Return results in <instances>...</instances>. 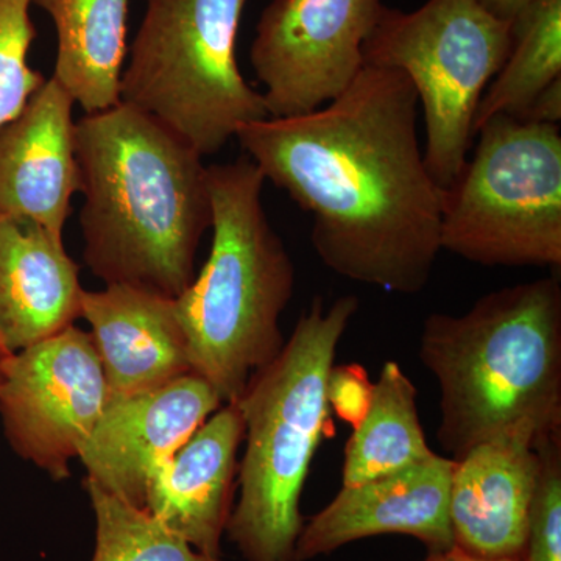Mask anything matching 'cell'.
Returning <instances> with one entry per match:
<instances>
[{"instance_id":"obj_1","label":"cell","mask_w":561,"mask_h":561,"mask_svg":"<svg viewBox=\"0 0 561 561\" xmlns=\"http://www.w3.org/2000/svg\"><path fill=\"white\" fill-rule=\"evenodd\" d=\"M420 99L398 69L364 65L341 95L234 138L265 180L312 214V245L332 272L415 295L442 251V195L420 149Z\"/></svg>"},{"instance_id":"obj_2","label":"cell","mask_w":561,"mask_h":561,"mask_svg":"<svg viewBox=\"0 0 561 561\" xmlns=\"http://www.w3.org/2000/svg\"><path fill=\"white\" fill-rule=\"evenodd\" d=\"M83 257L105 286L179 298L210 228L201 151L128 103L76 122Z\"/></svg>"},{"instance_id":"obj_3","label":"cell","mask_w":561,"mask_h":561,"mask_svg":"<svg viewBox=\"0 0 561 561\" xmlns=\"http://www.w3.org/2000/svg\"><path fill=\"white\" fill-rule=\"evenodd\" d=\"M421 364L440 390L437 440L454 461L512 432L561 430V284L549 276L431 313Z\"/></svg>"},{"instance_id":"obj_4","label":"cell","mask_w":561,"mask_h":561,"mask_svg":"<svg viewBox=\"0 0 561 561\" xmlns=\"http://www.w3.org/2000/svg\"><path fill=\"white\" fill-rule=\"evenodd\" d=\"M206 183L209 257L175 308L192 373L230 404L286 343L279 321L294 297L295 265L262 206L264 175L247 154L206 165Z\"/></svg>"},{"instance_id":"obj_5","label":"cell","mask_w":561,"mask_h":561,"mask_svg":"<svg viewBox=\"0 0 561 561\" xmlns=\"http://www.w3.org/2000/svg\"><path fill=\"white\" fill-rule=\"evenodd\" d=\"M357 311L354 295L330 308L323 298H313L278 357L250 379L236 401L245 423V454L238 504L225 534L245 561L294 559L302 489L331 412L328 376Z\"/></svg>"},{"instance_id":"obj_6","label":"cell","mask_w":561,"mask_h":561,"mask_svg":"<svg viewBox=\"0 0 561 561\" xmlns=\"http://www.w3.org/2000/svg\"><path fill=\"white\" fill-rule=\"evenodd\" d=\"M247 0H147L122 70L121 102L217 153L242 125L268 117L243 79L236 41Z\"/></svg>"},{"instance_id":"obj_7","label":"cell","mask_w":561,"mask_h":561,"mask_svg":"<svg viewBox=\"0 0 561 561\" xmlns=\"http://www.w3.org/2000/svg\"><path fill=\"white\" fill-rule=\"evenodd\" d=\"M442 195V250L489 267H560L559 125L494 116Z\"/></svg>"},{"instance_id":"obj_8","label":"cell","mask_w":561,"mask_h":561,"mask_svg":"<svg viewBox=\"0 0 561 561\" xmlns=\"http://www.w3.org/2000/svg\"><path fill=\"white\" fill-rule=\"evenodd\" d=\"M513 21L481 0H427L413 11L383 5L364 44L365 65L411 79L426 125L424 162L442 191L459 176L471 149L483 92L507 60Z\"/></svg>"},{"instance_id":"obj_9","label":"cell","mask_w":561,"mask_h":561,"mask_svg":"<svg viewBox=\"0 0 561 561\" xmlns=\"http://www.w3.org/2000/svg\"><path fill=\"white\" fill-rule=\"evenodd\" d=\"M108 402L91 334L76 324L0 362V420L11 449L55 481L70 476Z\"/></svg>"},{"instance_id":"obj_10","label":"cell","mask_w":561,"mask_h":561,"mask_svg":"<svg viewBox=\"0 0 561 561\" xmlns=\"http://www.w3.org/2000/svg\"><path fill=\"white\" fill-rule=\"evenodd\" d=\"M382 0H272L250 49L268 117L312 113L364 68Z\"/></svg>"},{"instance_id":"obj_11","label":"cell","mask_w":561,"mask_h":561,"mask_svg":"<svg viewBox=\"0 0 561 561\" xmlns=\"http://www.w3.org/2000/svg\"><path fill=\"white\" fill-rule=\"evenodd\" d=\"M221 405L194 373L160 389L108 400L79 454L88 481L146 511L157 472Z\"/></svg>"},{"instance_id":"obj_12","label":"cell","mask_w":561,"mask_h":561,"mask_svg":"<svg viewBox=\"0 0 561 561\" xmlns=\"http://www.w3.org/2000/svg\"><path fill=\"white\" fill-rule=\"evenodd\" d=\"M454 460L438 454L381 478L342 486L337 496L302 524L291 561L330 556L376 535H409L430 556L451 551L449 491Z\"/></svg>"},{"instance_id":"obj_13","label":"cell","mask_w":561,"mask_h":561,"mask_svg":"<svg viewBox=\"0 0 561 561\" xmlns=\"http://www.w3.org/2000/svg\"><path fill=\"white\" fill-rule=\"evenodd\" d=\"M73 105L50 77L0 127V217H25L60 241L80 192Z\"/></svg>"},{"instance_id":"obj_14","label":"cell","mask_w":561,"mask_h":561,"mask_svg":"<svg viewBox=\"0 0 561 561\" xmlns=\"http://www.w3.org/2000/svg\"><path fill=\"white\" fill-rule=\"evenodd\" d=\"M529 431L474 446L454 461L449 519L454 548L489 560H523L538 459Z\"/></svg>"},{"instance_id":"obj_15","label":"cell","mask_w":561,"mask_h":561,"mask_svg":"<svg viewBox=\"0 0 561 561\" xmlns=\"http://www.w3.org/2000/svg\"><path fill=\"white\" fill-rule=\"evenodd\" d=\"M243 437L238 404L221 405L157 472L147 491L146 511L214 561H224L221 538L232 511Z\"/></svg>"},{"instance_id":"obj_16","label":"cell","mask_w":561,"mask_h":561,"mask_svg":"<svg viewBox=\"0 0 561 561\" xmlns=\"http://www.w3.org/2000/svg\"><path fill=\"white\" fill-rule=\"evenodd\" d=\"M80 317L90 323L108 400L160 389L192 373L172 298L130 286L84 290Z\"/></svg>"},{"instance_id":"obj_17","label":"cell","mask_w":561,"mask_h":561,"mask_svg":"<svg viewBox=\"0 0 561 561\" xmlns=\"http://www.w3.org/2000/svg\"><path fill=\"white\" fill-rule=\"evenodd\" d=\"M80 267L65 241L25 217H0V351L54 337L80 319Z\"/></svg>"},{"instance_id":"obj_18","label":"cell","mask_w":561,"mask_h":561,"mask_svg":"<svg viewBox=\"0 0 561 561\" xmlns=\"http://www.w3.org/2000/svg\"><path fill=\"white\" fill-rule=\"evenodd\" d=\"M131 0H33L57 31L54 79L87 114L121 102Z\"/></svg>"},{"instance_id":"obj_19","label":"cell","mask_w":561,"mask_h":561,"mask_svg":"<svg viewBox=\"0 0 561 561\" xmlns=\"http://www.w3.org/2000/svg\"><path fill=\"white\" fill-rule=\"evenodd\" d=\"M434 454L421 426L416 387L397 362H386L367 412L346 443L343 486L404 470Z\"/></svg>"},{"instance_id":"obj_20","label":"cell","mask_w":561,"mask_h":561,"mask_svg":"<svg viewBox=\"0 0 561 561\" xmlns=\"http://www.w3.org/2000/svg\"><path fill=\"white\" fill-rule=\"evenodd\" d=\"M507 60L483 92L472 133L494 116L523 119L531 103L561 80V0H535L513 21Z\"/></svg>"},{"instance_id":"obj_21","label":"cell","mask_w":561,"mask_h":561,"mask_svg":"<svg viewBox=\"0 0 561 561\" xmlns=\"http://www.w3.org/2000/svg\"><path fill=\"white\" fill-rule=\"evenodd\" d=\"M95 515L91 561H214L192 549L154 516L84 479Z\"/></svg>"},{"instance_id":"obj_22","label":"cell","mask_w":561,"mask_h":561,"mask_svg":"<svg viewBox=\"0 0 561 561\" xmlns=\"http://www.w3.org/2000/svg\"><path fill=\"white\" fill-rule=\"evenodd\" d=\"M33 0H0V127L14 119L46 77L28 65Z\"/></svg>"},{"instance_id":"obj_23","label":"cell","mask_w":561,"mask_h":561,"mask_svg":"<svg viewBox=\"0 0 561 561\" xmlns=\"http://www.w3.org/2000/svg\"><path fill=\"white\" fill-rule=\"evenodd\" d=\"M540 459L523 561H561V430L535 442Z\"/></svg>"},{"instance_id":"obj_24","label":"cell","mask_w":561,"mask_h":561,"mask_svg":"<svg viewBox=\"0 0 561 561\" xmlns=\"http://www.w3.org/2000/svg\"><path fill=\"white\" fill-rule=\"evenodd\" d=\"M373 382L359 365L332 367L328 376L327 398L332 412L356 427L370 404Z\"/></svg>"},{"instance_id":"obj_25","label":"cell","mask_w":561,"mask_h":561,"mask_svg":"<svg viewBox=\"0 0 561 561\" xmlns=\"http://www.w3.org/2000/svg\"><path fill=\"white\" fill-rule=\"evenodd\" d=\"M524 121L542 122V124L559 125L561 119V80L551 84L540 98L537 99Z\"/></svg>"},{"instance_id":"obj_26","label":"cell","mask_w":561,"mask_h":561,"mask_svg":"<svg viewBox=\"0 0 561 561\" xmlns=\"http://www.w3.org/2000/svg\"><path fill=\"white\" fill-rule=\"evenodd\" d=\"M482 5L494 16L504 21H515L535 0H481Z\"/></svg>"},{"instance_id":"obj_27","label":"cell","mask_w":561,"mask_h":561,"mask_svg":"<svg viewBox=\"0 0 561 561\" xmlns=\"http://www.w3.org/2000/svg\"><path fill=\"white\" fill-rule=\"evenodd\" d=\"M424 561H523V560H489L481 559V557L470 556L459 551L457 548H453L451 551L443 553H434V556H427Z\"/></svg>"},{"instance_id":"obj_28","label":"cell","mask_w":561,"mask_h":561,"mask_svg":"<svg viewBox=\"0 0 561 561\" xmlns=\"http://www.w3.org/2000/svg\"><path fill=\"white\" fill-rule=\"evenodd\" d=\"M3 359V354H2V351H0V362H2Z\"/></svg>"}]
</instances>
